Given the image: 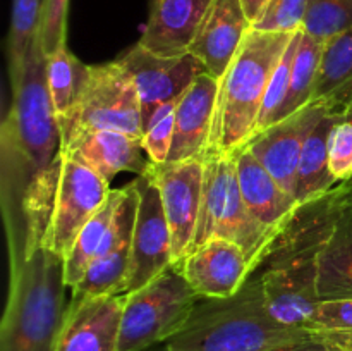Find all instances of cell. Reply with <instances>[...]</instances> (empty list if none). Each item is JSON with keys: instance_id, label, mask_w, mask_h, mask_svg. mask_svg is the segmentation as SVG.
Returning a JSON list of instances; mask_svg holds the SVG:
<instances>
[{"instance_id": "6da1fadb", "label": "cell", "mask_w": 352, "mask_h": 351, "mask_svg": "<svg viewBox=\"0 0 352 351\" xmlns=\"http://www.w3.org/2000/svg\"><path fill=\"white\" fill-rule=\"evenodd\" d=\"M0 126V209L9 267L43 236L60 167V127L47 85L40 38L31 47Z\"/></svg>"}, {"instance_id": "7a4b0ae2", "label": "cell", "mask_w": 352, "mask_h": 351, "mask_svg": "<svg viewBox=\"0 0 352 351\" xmlns=\"http://www.w3.org/2000/svg\"><path fill=\"white\" fill-rule=\"evenodd\" d=\"M349 198V184L340 182L325 196L302 205L251 274L260 281L268 312L278 322L308 326L320 301V255Z\"/></svg>"}, {"instance_id": "3957f363", "label": "cell", "mask_w": 352, "mask_h": 351, "mask_svg": "<svg viewBox=\"0 0 352 351\" xmlns=\"http://www.w3.org/2000/svg\"><path fill=\"white\" fill-rule=\"evenodd\" d=\"M67 288L65 258L38 237L9 267L0 351H54L69 305Z\"/></svg>"}, {"instance_id": "277c9868", "label": "cell", "mask_w": 352, "mask_h": 351, "mask_svg": "<svg viewBox=\"0 0 352 351\" xmlns=\"http://www.w3.org/2000/svg\"><path fill=\"white\" fill-rule=\"evenodd\" d=\"M315 336L278 322L268 312L260 281L251 275L229 298H199L186 326L167 341L170 351H268Z\"/></svg>"}, {"instance_id": "5b68a950", "label": "cell", "mask_w": 352, "mask_h": 351, "mask_svg": "<svg viewBox=\"0 0 352 351\" xmlns=\"http://www.w3.org/2000/svg\"><path fill=\"white\" fill-rule=\"evenodd\" d=\"M294 33L251 28L226 74L219 79L208 153L232 155L254 136L268 85Z\"/></svg>"}, {"instance_id": "8992f818", "label": "cell", "mask_w": 352, "mask_h": 351, "mask_svg": "<svg viewBox=\"0 0 352 351\" xmlns=\"http://www.w3.org/2000/svg\"><path fill=\"white\" fill-rule=\"evenodd\" d=\"M277 236L261 226L244 203L234 155L206 153L201 212L192 248L210 240L236 243L246 253L254 272Z\"/></svg>"}, {"instance_id": "52a82bcc", "label": "cell", "mask_w": 352, "mask_h": 351, "mask_svg": "<svg viewBox=\"0 0 352 351\" xmlns=\"http://www.w3.org/2000/svg\"><path fill=\"white\" fill-rule=\"evenodd\" d=\"M124 296L119 351H144L167 343L186 326L199 301L175 267Z\"/></svg>"}, {"instance_id": "ba28073f", "label": "cell", "mask_w": 352, "mask_h": 351, "mask_svg": "<svg viewBox=\"0 0 352 351\" xmlns=\"http://www.w3.org/2000/svg\"><path fill=\"white\" fill-rule=\"evenodd\" d=\"M57 120L62 143L82 131H119L136 138L144 134L140 93L119 61L89 65L78 103L69 116Z\"/></svg>"}, {"instance_id": "9c48e42d", "label": "cell", "mask_w": 352, "mask_h": 351, "mask_svg": "<svg viewBox=\"0 0 352 351\" xmlns=\"http://www.w3.org/2000/svg\"><path fill=\"white\" fill-rule=\"evenodd\" d=\"M110 189L102 176L60 153V167L50 215L45 224L43 243L60 257H67L82 227L109 198Z\"/></svg>"}, {"instance_id": "30bf717a", "label": "cell", "mask_w": 352, "mask_h": 351, "mask_svg": "<svg viewBox=\"0 0 352 351\" xmlns=\"http://www.w3.org/2000/svg\"><path fill=\"white\" fill-rule=\"evenodd\" d=\"M144 174L160 191L162 205L172 234V267L191 251L199 222L205 179V158L186 162H151Z\"/></svg>"}, {"instance_id": "8fae6325", "label": "cell", "mask_w": 352, "mask_h": 351, "mask_svg": "<svg viewBox=\"0 0 352 351\" xmlns=\"http://www.w3.org/2000/svg\"><path fill=\"white\" fill-rule=\"evenodd\" d=\"M138 203L140 193L136 181L133 179L124 186L120 205L91 267L86 272L85 279L71 289L72 298L126 295L133 260V234Z\"/></svg>"}, {"instance_id": "7c38bea8", "label": "cell", "mask_w": 352, "mask_h": 351, "mask_svg": "<svg viewBox=\"0 0 352 351\" xmlns=\"http://www.w3.org/2000/svg\"><path fill=\"white\" fill-rule=\"evenodd\" d=\"M117 61L129 72L143 107V126L164 103L175 102L206 69L192 54L162 57L136 43Z\"/></svg>"}, {"instance_id": "4fadbf2b", "label": "cell", "mask_w": 352, "mask_h": 351, "mask_svg": "<svg viewBox=\"0 0 352 351\" xmlns=\"http://www.w3.org/2000/svg\"><path fill=\"white\" fill-rule=\"evenodd\" d=\"M140 193L133 234V260L126 295L143 288L172 267V234L160 191L148 174L134 178Z\"/></svg>"}, {"instance_id": "5bb4252c", "label": "cell", "mask_w": 352, "mask_h": 351, "mask_svg": "<svg viewBox=\"0 0 352 351\" xmlns=\"http://www.w3.org/2000/svg\"><path fill=\"white\" fill-rule=\"evenodd\" d=\"M329 112L322 102H309L292 116L254 134L246 147L267 167L275 181L296 198V176L302 148L316 124Z\"/></svg>"}, {"instance_id": "9a60e30c", "label": "cell", "mask_w": 352, "mask_h": 351, "mask_svg": "<svg viewBox=\"0 0 352 351\" xmlns=\"http://www.w3.org/2000/svg\"><path fill=\"white\" fill-rule=\"evenodd\" d=\"M124 298L71 296L54 351H119Z\"/></svg>"}, {"instance_id": "2e32d148", "label": "cell", "mask_w": 352, "mask_h": 351, "mask_svg": "<svg viewBox=\"0 0 352 351\" xmlns=\"http://www.w3.org/2000/svg\"><path fill=\"white\" fill-rule=\"evenodd\" d=\"M175 268L199 298L234 296L253 274L246 253L227 240H210L192 248Z\"/></svg>"}, {"instance_id": "e0dca14e", "label": "cell", "mask_w": 352, "mask_h": 351, "mask_svg": "<svg viewBox=\"0 0 352 351\" xmlns=\"http://www.w3.org/2000/svg\"><path fill=\"white\" fill-rule=\"evenodd\" d=\"M60 153L81 162L109 184L120 172L144 174L151 164L143 138L119 131H82L60 145Z\"/></svg>"}, {"instance_id": "ac0fdd59", "label": "cell", "mask_w": 352, "mask_h": 351, "mask_svg": "<svg viewBox=\"0 0 352 351\" xmlns=\"http://www.w3.org/2000/svg\"><path fill=\"white\" fill-rule=\"evenodd\" d=\"M250 30L251 23L241 0H212L189 54L205 65L208 74L220 79Z\"/></svg>"}, {"instance_id": "d6986e66", "label": "cell", "mask_w": 352, "mask_h": 351, "mask_svg": "<svg viewBox=\"0 0 352 351\" xmlns=\"http://www.w3.org/2000/svg\"><path fill=\"white\" fill-rule=\"evenodd\" d=\"M219 79L201 74L177 100L175 105L174 141L167 162L205 158L215 120Z\"/></svg>"}, {"instance_id": "ffe728a7", "label": "cell", "mask_w": 352, "mask_h": 351, "mask_svg": "<svg viewBox=\"0 0 352 351\" xmlns=\"http://www.w3.org/2000/svg\"><path fill=\"white\" fill-rule=\"evenodd\" d=\"M232 155L244 203L261 226L280 234L301 209L299 203L275 181L250 148L243 147Z\"/></svg>"}, {"instance_id": "44dd1931", "label": "cell", "mask_w": 352, "mask_h": 351, "mask_svg": "<svg viewBox=\"0 0 352 351\" xmlns=\"http://www.w3.org/2000/svg\"><path fill=\"white\" fill-rule=\"evenodd\" d=\"M212 0H153L138 43L162 57L189 54Z\"/></svg>"}, {"instance_id": "7402d4cb", "label": "cell", "mask_w": 352, "mask_h": 351, "mask_svg": "<svg viewBox=\"0 0 352 351\" xmlns=\"http://www.w3.org/2000/svg\"><path fill=\"white\" fill-rule=\"evenodd\" d=\"M315 102L352 119V28L327 41L316 79Z\"/></svg>"}, {"instance_id": "603a6c76", "label": "cell", "mask_w": 352, "mask_h": 351, "mask_svg": "<svg viewBox=\"0 0 352 351\" xmlns=\"http://www.w3.org/2000/svg\"><path fill=\"white\" fill-rule=\"evenodd\" d=\"M349 188V202L320 255L316 281L320 299L352 298V186Z\"/></svg>"}, {"instance_id": "cb8c5ba5", "label": "cell", "mask_w": 352, "mask_h": 351, "mask_svg": "<svg viewBox=\"0 0 352 351\" xmlns=\"http://www.w3.org/2000/svg\"><path fill=\"white\" fill-rule=\"evenodd\" d=\"M339 117L342 116L329 110L306 140L296 176V202L299 206L322 198L339 184L329 167V136Z\"/></svg>"}, {"instance_id": "d4e9b609", "label": "cell", "mask_w": 352, "mask_h": 351, "mask_svg": "<svg viewBox=\"0 0 352 351\" xmlns=\"http://www.w3.org/2000/svg\"><path fill=\"white\" fill-rule=\"evenodd\" d=\"M122 195L124 188L110 189L109 198L100 206L98 212L88 220V224L82 227L72 248L69 250L67 257H65V284L71 289L76 288L85 279L86 272L98 255L107 233L112 226Z\"/></svg>"}, {"instance_id": "484cf974", "label": "cell", "mask_w": 352, "mask_h": 351, "mask_svg": "<svg viewBox=\"0 0 352 351\" xmlns=\"http://www.w3.org/2000/svg\"><path fill=\"white\" fill-rule=\"evenodd\" d=\"M89 65L82 64L67 47L47 55V85L57 119L71 114L88 81Z\"/></svg>"}, {"instance_id": "4316f807", "label": "cell", "mask_w": 352, "mask_h": 351, "mask_svg": "<svg viewBox=\"0 0 352 351\" xmlns=\"http://www.w3.org/2000/svg\"><path fill=\"white\" fill-rule=\"evenodd\" d=\"M43 0H12L10 26L7 34V72L10 88L19 83L24 62L40 36Z\"/></svg>"}, {"instance_id": "83f0119b", "label": "cell", "mask_w": 352, "mask_h": 351, "mask_svg": "<svg viewBox=\"0 0 352 351\" xmlns=\"http://www.w3.org/2000/svg\"><path fill=\"white\" fill-rule=\"evenodd\" d=\"M323 47H325V43L315 40L302 31L294 57V65H292L291 88H289L287 100H285L284 107L278 114L277 123L313 102L320 64H322Z\"/></svg>"}, {"instance_id": "f1b7e54d", "label": "cell", "mask_w": 352, "mask_h": 351, "mask_svg": "<svg viewBox=\"0 0 352 351\" xmlns=\"http://www.w3.org/2000/svg\"><path fill=\"white\" fill-rule=\"evenodd\" d=\"M352 28V0H308L302 31L327 43Z\"/></svg>"}, {"instance_id": "f546056e", "label": "cell", "mask_w": 352, "mask_h": 351, "mask_svg": "<svg viewBox=\"0 0 352 351\" xmlns=\"http://www.w3.org/2000/svg\"><path fill=\"white\" fill-rule=\"evenodd\" d=\"M301 31H296L294 36H292L291 43L285 48L284 57L278 62L277 69L274 71L270 79V85H268L267 95H265L263 107H261L260 119H258L256 133H261L267 127L274 126L278 119V114H280L282 107H284L285 100H287L289 88H291V76H292V65H294V57L296 52H298L299 40H301Z\"/></svg>"}, {"instance_id": "4dcf8cb0", "label": "cell", "mask_w": 352, "mask_h": 351, "mask_svg": "<svg viewBox=\"0 0 352 351\" xmlns=\"http://www.w3.org/2000/svg\"><path fill=\"white\" fill-rule=\"evenodd\" d=\"M306 329L327 341H352V298L320 299Z\"/></svg>"}, {"instance_id": "1f68e13d", "label": "cell", "mask_w": 352, "mask_h": 351, "mask_svg": "<svg viewBox=\"0 0 352 351\" xmlns=\"http://www.w3.org/2000/svg\"><path fill=\"white\" fill-rule=\"evenodd\" d=\"M175 105L177 100L164 103L144 124L143 147L150 160L155 164H164L168 160L172 141H174Z\"/></svg>"}, {"instance_id": "d6a6232c", "label": "cell", "mask_w": 352, "mask_h": 351, "mask_svg": "<svg viewBox=\"0 0 352 351\" xmlns=\"http://www.w3.org/2000/svg\"><path fill=\"white\" fill-rule=\"evenodd\" d=\"M308 0H268L253 30L268 33H296L302 30Z\"/></svg>"}, {"instance_id": "836d02e7", "label": "cell", "mask_w": 352, "mask_h": 351, "mask_svg": "<svg viewBox=\"0 0 352 351\" xmlns=\"http://www.w3.org/2000/svg\"><path fill=\"white\" fill-rule=\"evenodd\" d=\"M329 167L337 182L352 181V119L339 117L329 136Z\"/></svg>"}, {"instance_id": "e575fe53", "label": "cell", "mask_w": 352, "mask_h": 351, "mask_svg": "<svg viewBox=\"0 0 352 351\" xmlns=\"http://www.w3.org/2000/svg\"><path fill=\"white\" fill-rule=\"evenodd\" d=\"M69 0H43L40 24V43L45 55L67 47Z\"/></svg>"}, {"instance_id": "d590c367", "label": "cell", "mask_w": 352, "mask_h": 351, "mask_svg": "<svg viewBox=\"0 0 352 351\" xmlns=\"http://www.w3.org/2000/svg\"><path fill=\"white\" fill-rule=\"evenodd\" d=\"M268 351H333V348L330 346L329 341H325L323 337L316 336L315 334L313 337H309V339L306 341H301V343L285 344V346H278Z\"/></svg>"}, {"instance_id": "8d00e7d4", "label": "cell", "mask_w": 352, "mask_h": 351, "mask_svg": "<svg viewBox=\"0 0 352 351\" xmlns=\"http://www.w3.org/2000/svg\"><path fill=\"white\" fill-rule=\"evenodd\" d=\"M243 2V7L244 10H246V16L248 19H250L251 26H253L254 21L260 17V14L263 12L265 6L268 3V0H241Z\"/></svg>"}, {"instance_id": "74e56055", "label": "cell", "mask_w": 352, "mask_h": 351, "mask_svg": "<svg viewBox=\"0 0 352 351\" xmlns=\"http://www.w3.org/2000/svg\"><path fill=\"white\" fill-rule=\"evenodd\" d=\"M330 344H332V348L336 351H352V343H330Z\"/></svg>"}, {"instance_id": "f35d334b", "label": "cell", "mask_w": 352, "mask_h": 351, "mask_svg": "<svg viewBox=\"0 0 352 351\" xmlns=\"http://www.w3.org/2000/svg\"><path fill=\"white\" fill-rule=\"evenodd\" d=\"M144 351H170V350H168L167 343H162V344H157V346H153V348H148V350H144Z\"/></svg>"}, {"instance_id": "ab89813d", "label": "cell", "mask_w": 352, "mask_h": 351, "mask_svg": "<svg viewBox=\"0 0 352 351\" xmlns=\"http://www.w3.org/2000/svg\"><path fill=\"white\" fill-rule=\"evenodd\" d=\"M330 343H352V341H330Z\"/></svg>"}, {"instance_id": "60d3db41", "label": "cell", "mask_w": 352, "mask_h": 351, "mask_svg": "<svg viewBox=\"0 0 352 351\" xmlns=\"http://www.w3.org/2000/svg\"><path fill=\"white\" fill-rule=\"evenodd\" d=\"M347 184H351V186H352V181H349V182H347Z\"/></svg>"}, {"instance_id": "b9f144b4", "label": "cell", "mask_w": 352, "mask_h": 351, "mask_svg": "<svg viewBox=\"0 0 352 351\" xmlns=\"http://www.w3.org/2000/svg\"><path fill=\"white\" fill-rule=\"evenodd\" d=\"M330 346H332V344H330ZM333 351H336V350H333Z\"/></svg>"}, {"instance_id": "7bdbcfd3", "label": "cell", "mask_w": 352, "mask_h": 351, "mask_svg": "<svg viewBox=\"0 0 352 351\" xmlns=\"http://www.w3.org/2000/svg\"><path fill=\"white\" fill-rule=\"evenodd\" d=\"M349 186H351V184H349Z\"/></svg>"}]
</instances>
